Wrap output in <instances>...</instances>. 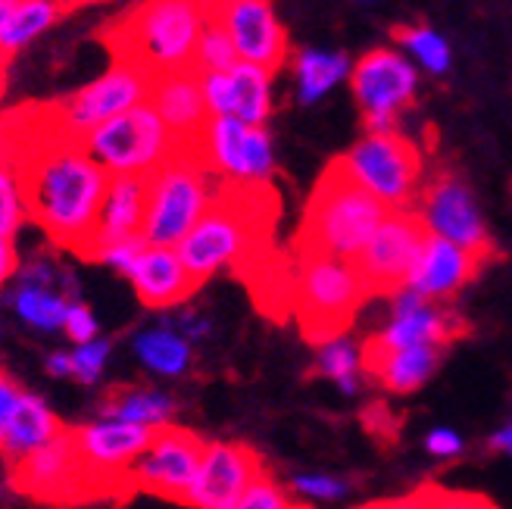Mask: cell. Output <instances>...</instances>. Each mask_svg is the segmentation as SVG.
Wrapping results in <instances>:
<instances>
[{
  "label": "cell",
  "mask_w": 512,
  "mask_h": 509,
  "mask_svg": "<svg viewBox=\"0 0 512 509\" xmlns=\"http://www.w3.org/2000/svg\"><path fill=\"white\" fill-rule=\"evenodd\" d=\"M16 119L22 125V157L16 166L29 222L54 247L85 257L110 172L88 154L82 138L60 132L44 107L32 113L19 110Z\"/></svg>",
  "instance_id": "6da1fadb"
},
{
  "label": "cell",
  "mask_w": 512,
  "mask_h": 509,
  "mask_svg": "<svg viewBox=\"0 0 512 509\" xmlns=\"http://www.w3.org/2000/svg\"><path fill=\"white\" fill-rule=\"evenodd\" d=\"M266 194L269 185L222 182V191L213 207L175 244L200 285L222 269H241V263L253 260L275 213L272 203H263Z\"/></svg>",
  "instance_id": "7a4b0ae2"
},
{
  "label": "cell",
  "mask_w": 512,
  "mask_h": 509,
  "mask_svg": "<svg viewBox=\"0 0 512 509\" xmlns=\"http://www.w3.org/2000/svg\"><path fill=\"white\" fill-rule=\"evenodd\" d=\"M213 19V0H144L104 32L113 57L141 63L150 75L191 66L194 44Z\"/></svg>",
  "instance_id": "3957f363"
},
{
  "label": "cell",
  "mask_w": 512,
  "mask_h": 509,
  "mask_svg": "<svg viewBox=\"0 0 512 509\" xmlns=\"http://www.w3.org/2000/svg\"><path fill=\"white\" fill-rule=\"evenodd\" d=\"M384 216H388V207L375 194L356 185L338 163H331L319 178L310 203H306L297 250L353 260Z\"/></svg>",
  "instance_id": "277c9868"
},
{
  "label": "cell",
  "mask_w": 512,
  "mask_h": 509,
  "mask_svg": "<svg viewBox=\"0 0 512 509\" xmlns=\"http://www.w3.org/2000/svg\"><path fill=\"white\" fill-rule=\"evenodd\" d=\"M222 191V178L197 157L194 147L175 154L147 175L144 228L147 244H178Z\"/></svg>",
  "instance_id": "5b68a950"
},
{
  "label": "cell",
  "mask_w": 512,
  "mask_h": 509,
  "mask_svg": "<svg viewBox=\"0 0 512 509\" xmlns=\"http://www.w3.org/2000/svg\"><path fill=\"white\" fill-rule=\"evenodd\" d=\"M297 253L300 257L291 278V303L303 325V335L319 344L322 338L344 332L369 291L353 260L313 250Z\"/></svg>",
  "instance_id": "8992f818"
},
{
  "label": "cell",
  "mask_w": 512,
  "mask_h": 509,
  "mask_svg": "<svg viewBox=\"0 0 512 509\" xmlns=\"http://www.w3.org/2000/svg\"><path fill=\"white\" fill-rule=\"evenodd\" d=\"M335 163L388 210H416L413 200L422 194V154L400 129L366 132Z\"/></svg>",
  "instance_id": "52a82bcc"
},
{
  "label": "cell",
  "mask_w": 512,
  "mask_h": 509,
  "mask_svg": "<svg viewBox=\"0 0 512 509\" xmlns=\"http://www.w3.org/2000/svg\"><path fill=\"white\" fill-rule=\"evenodd\" d=\"M82 144L110 175H150L178 150L175 135L150 100L94 125L82 135Z\"/></svg>",
  "instance_id": "ba28073f"
},
{
  "label": "cell",
  "mask_w": 512,
  "mask_h": 509,
  "mask_svg": "<svg viewBox=\"0 0 512 509\" xmlns=\"http://www.w3.org/2000/svg\"><path fill=\"white\" fill-rule=\"evenodd\" d=\"M150 82H153V75L141 63L113 57V66L104 75H97L85 88L72 91L60 104H50L44 110L60 132L82 138L94 125L144 104L150 97Z\"/></svg>",
  "instance_id": "9c48e42d"
},
{
  "label": "cell",
  "mask_w": 512,
  "mask_h": 509,
  "mask_svg": "<svg viewBox=\"0 0 512 509\" xmlns=\"http://www.w3.org/2000/svg\"><path fill=\"white\" fill-rule=\"evenodd\" d=\"M350 88L369 132L400 129V116L419 91V72L400 47H375L350 66Z\"/></svg>",
  "instance_id": "30bf717a"
},
{
  "label": "cell",
  "mask_w": 512,
  "mask_h": 509,
  "mask_svg": "<svg viewBox=\"0 0 512 509\" xmlns=\"http://www.w3.org/2000/svg\"><path fill=\"white\" fill-rule=\"evenodd\" d=\"M194 150L228 185H269L275 175V144L266 125L210 116Z\"/></svg>",
  "instance_id": "8fae6325"
},
{
  "label": "cell",
  "mask_w": 512,
  "mask_h": 509,
  "mask_svg": "<svg viewBox=\"0 0 512 509\" xmlns=\"http://www.w3.org/2000/svg\"><path fill=\"white\" fill-rule=\"evenodd\" d=\"M150 435L153 431L144 425L113 419L104 413H100V419L72 431V441L75 450H79V460L91 481L94 497L113 494L110 485H122V491H128V472H132L135 460L147 447Z\"/></svg>",
  "instance_id": "7c38bea8"
},
{
  "label": "cell",
  "mask_w": 512,
  "mask_h": 509,
  "mask_svg": "<svg viewBox=\"0 0 512 509\" xmlns=\"http://www.w3.org/2000/svg\"><path fill=\"white\" fill-rule=\"evenodd\" d=\"M203 441L188 428L163 425L150 435L147 447L128 472V491H144L163 500L185 503L200 466Z\"/></svg>",
  "instance_id": "4fadbf2b"
},
{
  "label": "cell",
  "mask_w": 512,
  "mask_h": 509,
  "mask_svg": "<svg viewBox=\"0 0 512 509\" xmlns=\"http://www.w3.org/2000/svg\"><path fill=\"white\" fill-rule=\"evenodd\" d=\"M425 238L428 232L416 210H388L366 247L353 257L369 297H388L391 291L406 285V275L413 269Z\"/></svg>",
  "instance_id": "5bb4252c"
},
{
  "label": "cell",
  "mask_w": 512,
  "mask_h": 509,
  "mask_svg": "<svg viewBox=\"0 0 512 509\" xmlns=\"http://www.w3.org/2000/svg\"><path fill=\"white\" fill-rule=\"evenodd\" d=\"M0 297H4L10 313L22 325H29L44 335H54L63 328L66 307L79 297V288H75L72 275L54 257H38L25 266L19 263L16 278Z\"/></svg>",
  "instance_id": "9a60e30c"
},
{
  "label": "cell",
  "mask_w": 512,
  "mask_h": 509,
  "mask_svg": "<svg viewBox=\"0 0 512 509\" xmlns=\"http://www.w3.org/2000/svg\"><path fill=\"white\" fill-rule=\"evenodd\" d=\"M13 488L41 503H75L94 497L72 431H63L44 447L19 456L13 463Z\"/></svg>",
  "instance_id": "2e32d148"
},
{
  "label": "cell",
  "mask_w": 512,
  "mask_h": 509,
  "mask_svg": "<svg viewBox=\"0 0 512 509\" xmlns=\"http://www.w3.org/2000/svg\"><path fill=\"white\" fill-rule=\"evenodd\" d=\"M419 219L428 235L447 238L459 247L488 260L491 257V232L472 188L459 175H438L419 194Z\"/></svg>",
  "instance_id": "e0dca14e"
},
{
  "label": "cell",
  "mask_w": 512,
  "mask_h": 509,
  "mask_svg": "<svg viewBox=\"0 0 512 509\" xmlns=\"http://www.w3.org/2000/svg\"><path fill=\"white\" fill-rule=\"evenodd\" d=\"M213 19L232 38L238 60L278 72L288 63V32L269 0H213Z\"/></svg>",
  "instance_id": "ac0fdd59"
},
{
  "label": "cell",
  "mask_w": 512,
  "mask_h": 509,
  "mask_svg": "<svg viewBox=\"0 0 512 509\" xmlns=\"http://www.w3.org/2000/svg\"><path fill=\"white\" fill-rule=\"evenodd\" d=\"M260 472V456L244 444H203L185 503L197 509H238L241 494Z\"/></svg>",
  "instance_id": "d6986e66"
},
{
  "label": "cell",
  "mask_w": 512,
  "mask_h": 509,
  "mask_svg": "<svg viewBox=\"0 0 512 509\" xmlns=\"http://www.w3.org/2000/svg\"><path fill=\"white\" fill-rule=\"evenodd\" d=\"M391 297V316L384 322L381 332L366 344V350H400V347H416V344H447L453 335L463 332L444 307L441 300H428L416 294L413 288H397Z\"/></svg>",
  "instance_id": "ffe728a7"
},
{
  "label": "cell",
  "mask_w": 512,
  "mask_h": 509,
  "mask_svg": "<svg viewBox=\"0 0 512 509\" xmlns=\"http://www.w3.org/2000/svg\"><path fill=\"white\" fill-rule=\"evenodd\" d=\"M272 75V69L247 60H238L222 72H200L210 116H235L250 125H266L272 116Z\"/></svg>",
  "instance_id": "44dd1931"
},
{
  "label": "cell",
  "mask_w": 512,
  "mask_h": 509,
  "mask_svg": "<svg viewBox=\"0 0 512 509\" xmlns=\"http://www.w3.org/2000/svg\"><path fill=\"white\" fill-rule=\"evenodd\" d=\"M147 100L166 122V129L175 135L178 147L197 144L203 125L210 119V110H207V100H203L200 72L194 66L153 75Z\"/></svg>",
  "instance_id": "7402d4cb"
},
{
  "label": "cell",
  "mask_w": 512,
  "mask_h": 509,
  "mask_svg": "<svg viewBox=\"0 0 512 509\" xmlns=\"http://www.w3.org/2000/svg\"><path fill=\"white\" fill-rule=\"evenodd\" d=\"M125 278L132 282L147 310H175L200 288L182 253L172 244H147Z\"/></svg>",
  "instance_id": "603a6c76"
},
{
  "label": "cell",
  "mask_w": 512,
  "mask_h": 509,
  "mask_svg": "<svg viewBox=\"0 0 512 509\" xmlns=\"http://www.w3.org/2000/svg\"><path fill=\"white\" fill-rule=\"evenodd\" d=\"M481 266H484V257H478L469 247H459L447 238L428 235L413 269L406 275V288H413L416 294L428 300H450L472 282Z\"/></svg>",
  "instance_id": "cb8c5ba5"
},
{
  "label": "cell",
  "mask_w": 512,
  "mask_h": 509,
  "mask_svg": "<svg viewBox=\"0 0 512 509\" xmlns=\"http://www.w3.org/2000/svg\"><path fill=\"white\" fill-rule=\"evenodd\" d=\"M144 203H147V175H110L88 250L107 241L141 235ZM88 250H85V257H88Z\"/></svg>",
  "instance_id": "d4e9b609"
},
{
  "label": "cell",
  "mask_w": 512,
  "mask_h": 509,
  "mask_svg": "<svg viewBox=\"0 0 512 509\" xmlns=\"http://www.w3.org/2000/svg\"><path fill=\"white\" fill-rule=\"evenodd\" d=\"M366 350V347H363ZM444 347L441 344H416L400 350H366V372L378 378L381 388L391 394H413L438 372Z\"/></svg>",
  "instance_id": "484cf974"
},
{
  "label": "cell",
  "mask_w": 512,
  "mask_h": 509,
  "mask_svg": "<svg viewBox=\"0 0 512 509\" xmlns=\"http://www.w3.org/2000/svg\"><path fill=\"white\" fill-rule=\"evenodd\" d=\"M63 431L66 428L57 419V413L50 410V406L38 394L22 391L16 406H13V413H10L4 438H0V450L10 456V463H16L19 456L44 447L47 441H54L57 435H63Z\"/></svg>",
  "instance_id": "4316f807"
},
{
  "label": "cell",
  "mask_w": 512,
  "mask_h": 509,
  "mask_svg": "<svg viewBox=\"0 0 512 509\" xmlns=\"http://www.w3.org/2000/svg\"><path fill=\"white\" fill-rule=\"evenodd\" d=\"M350 57L344 50H325V47H303L294 54V85L297 100L303 107L319 104L341 82L350 79Z\"/></svg>",
  "instance_id": "83f0119b"
},
{
  "label": "cell",
  "mask_w": 512,
  "mask_h": 509,
  "mask_svg": "<svg viewBox=\"0 0 512 509\" xmlns=\"http://www.w3.org/2000/svg\"><path fill=\"white\" fill-rule=\"evenodd\" d=\"M135 360L144 366V372L160 375V378H182L194 366V344L175 332L172 325L144 328L132 338Z\"/></svg>",
  "instance_id": "f1b7e54d"
},
{
  "label": "cell",
  "mask_w": 512,
  "mask_h": 509,
  "mask_svg": "<svg viewBox=\"0 0 512 509\" xmlns=\"http://www.w3.org/2000/svg\"><path fill=\"white\" fill-rule=\"evenodd\" d=\"M75 4L79 0H16L7 19L0 22V44H4L10 57L19 54L22 47L38 41L47 29H54Z\"/></svg>",
  "instance_id": "f546056e"
},
{
  "label": "cell",
  "mask_w": 512,
  "mask_h": 509,
  "mask_svg": "<svg viewBox=\"0 0 512 509\" xmlns=\"http://www.w3.org/2000/svg\"><path fill=\"white\" fill-rule=\"evenodd\" d=\"M316 369L328 381H335L341 394L353 397V394H360V388H363L366 350H363V344H356L344 332L322 338L316 344Z\"/></svg>",
  "instance_id": "4dcf8cb0"
},
{
  "label": "cell",
  "mask_w": 512,
  "mask_h": 509,
  "mask_svg": "<svg viewBox=\"0 0 512 509\" xmlns=\"http://www.w3.org/2000/svg\"><path fill=\"white\" fill-rule=\"evenodd\" d=\"M104 416L125 419V422H135V425L157 431V428L172 422L175 397L160 391V388H122V391L107 397Z\"/></svg>",
  "instance_id": "1f68e13d"
},
{
  "label": "cell",
  "mask_w": 512,
  "mask_h": 509,
  "mask_svg": "<svg viewBox=\"0 0 512 509\" xmlns=\"http://www.w3.org/2000/svg\"><path fill=\"white\" fill-rule=\"evenodd\" d=\"M397 47L428 75H447L453 66L450 41L441 32L428 29V25H403V29H397Z\"/></svg>",
  "instance_id": "d6a6232c"
},
{
  "label": "cell",
  "mask_w": 512,
  "mask_h": 509,
  "mask_svg": "<svg viewBox=\"0 0 512 509\" xmlns=\"http://www.w3.org/2000/svg\"><path fill=\"white\" fill-rule=\"evenodd\" d=\"M25 222H29V203H25V188L16 163L0 166V235L16 238Z\"/></svg>",
  "instance_id": "836d02e7"
},
{
  "label": "cell",
  "mask_w": 512,
  "mask_h": 509,
  "mask_svg": "<svg viewBox=\"0 0 512 509\" xmlns=\"http://www.w3.org/2000/svg\"><path fill=\"white\" fill-rule=\"evenodd\" d=\"M238 63V50L228 38V32L216 19L207 22V29L200 32L197 44H194V57H191V66L197 72H222L228 66Z\"/></svg>",
  "instance_id": "e575fe53"
},
{
  "label": "cell",
  "mask_w": 512,
  "mask_h": 509,
  "mask_svg": "<svg viewBox=\"0 0 512 509\" xmlns=\"http://www.w3.org/2000/svg\"><path fill=\"white\" fill-rule=\"evenodd\" d=\"M69 356H72V378L82 381V385H97L110 363V356H113V344L97 335L91 341L75 344L69 350Z\"/></svg>",
  "instance_id": "d590c367"
},
{
  "label": "cell",
  "mask_w": 512,
  "mask_h": 509,
  "mask_svg": "<svg viewBox=\"0 0 512 509\" xmlns=\"http://www.w3.org/2000/svg\"><path fill=\"white\" fill-rule=\"evenodd\" d=\"M291 494L306 503H338L350 494V485L328 472H297L291 478Z\"/></svg>",
  "instance_id": "8d00e7d4"
},
{
  "label": "cell",
  "mask_w": 512,
  "mask_h": 509,
  "mask_svg": "<svg viewBox=\"0 0 512 509\" xmlns=\"http://www.w3.org/2000/svg\"><path fill=\"white\" fill-rule=\"evenodd\" d=\"M147 247L144 235H132V238H119V241H107V244H97L88 250V257L91 263H104L110 266L113 272L119 275H128L135 266V260L141 257V250Z\"/></svg>",
  "instance_id": "74e56055"
},
{
  "label": "cell",
  "mask_w": 512,
  "mask_h": 509,
  "mask_svg": "<svg viewBox=\"0 0 512 509\" xmlns=\"http://www.w3.org/2000/svg\"><path fill=\"white\" fill-rule=\"evenodd\" d=\"M291 506H294V497L281 485H275L266 472L256 475L238 500V509H291Z\"/></svg>",
  "instance_id": "f35d334b"
},
{
  "label": "cell",
  "mask_w": 512,
  "mask_h": 509,
  "mask_svg": "<svg viewBox=\"0 0 512 509\" xmlns=\"http://www.w3.org/2000/svg\"><path fill=\"white\" fill-rule=\"evenodd\" d=\"M60 332L72 341V344H82V341H91L100 335V322L97 316L91 313L88 303H82L79 297H75L69 307H66V316H63V328Z\"/></svg>",
  "instance_id": "ab89813d"
},
{
  "label": "cell",
  "mask_w": 512,
  "mask_h": 509,
  "mask_svg": "<svg viewBox=\"0 0 512 509\" xmlns=\"http://www.w3.org/2000/svg\"><path fill=\"white\" fill-rule=\"evenodd\" d=\"M463 438L456 435L453 428H431L425 438V453L434 456V460H456L463 453Z\"/></svg>",
  "instance_id": "60d3db41"
},
{
  "label": "cell",
  "mask_w": 512,
  "mask_h": 509,
  "mask_svg": "<svg viewBox=\"0 0 512 509\" xmlns=\"http://www.w3.org/2000/svg\"><path fill=\"white\" fill-rule=\"evenodd\" d=\"M19 157H22V125L13 113L0 122V166L19 163Z\"/></svg>",
  "instance_id": "b9f144b4"
},
{
  "label": "cell",
  "mask_w": 512,
  "mask_h": 509,
  "mask_svg": "<svg viewBox=\"0 0 512 509\" xmlns=\"http://www.w3.org/2000/svg\"><path fill=\"white\" fill-rule=\"evenodd\" d=\"M172 328H175V332H182L191 344H197V341H203V338H210L213 322H210L207 316H203V313H197V310H178Z\"/></svg>",
  "instance_id": "7bdbcfd3"
},
{
  "label": "cell",
  "mask_w": 512,
  "mask_h": 509,
  "mask_svg": "<svg viewBox=\"0 0 512 509\" xmlns=\"http://www.w3.org/2000/svg\"><path fill=\"white\" fill-rule=\"evenodd\" d=\"M19 272V250H16V238L0 235V294L13 282Z\"/></svg>",
  "instance_id": "ee69618b"
},
{
  "label": "cell",
  "mask_w": 512,
  "mask_h": 509,
  "mask_svg": "<svg viewBox=\"0 0 512 509\" xmlns=\"http://www.w3.org/2000/svg\"><path fill=\"white\" fill-rule=\"evenodd\" d=\"M22 388L13 385V381L0 372V438H4V431H7V422H10V413H13V406L19 400Z\"/></svg>",
  "instance_id": "f6af8a7d"
},
{
  "label": "cell",
  "mask_w": 512,
  "mask_h": 509,
  "mask_svg": "<svg viewBox=\"0 0 512 509\" xmlns=\"http://www.w3.org/2000/svg\"><path fill=\"white\" fill-rule=\"evenodd\" d=\"M44 369L47 375H54V378H72V356L69 350H54L44 360Z\"/></svg>",
  "instance_id": "bcb514c9"
},
{
  "label": "cell",
  "mask_w": 512,
  "mask_h": 509,
  "mask_svg": "<svg viewBox=\"0 0 512 509\" xmlns=\"http://www.w3.org/2000/svg\"><path fill=\"white\" fill-rule=\"evenodd\" d=\"M491 447H494V450H500V453H509V456H512V419H509L506 425H500V428L494 431V438H491Z\"/></svg>",
  "instance_id": "7dc6e473"
},
{
  "label": "cell",
  "mask_w": 512,
  "mask_h": 509,
  "mask_svg": "<svg viewBox=\"0 0 512 509\" xmlns=\"http://www.w3.org/2000/svg\"><path fill=\"white\" fill-rule=\"evenodd\" d=\"M7 66H10V54L4 50V44H0V94L7 88Z\"/></svg>",
  "instance_id": "c3c4849f"
},
{
  "label": "cell",
  "mask_w": 512,
  "mask_h": 509,
  "mask_svg": "<svg viewBox=\"0 0 512 509\" xmlns=\"http://www.w3.org/2000/svg\"><path fill=\"white\" fill-rule=\"evenodd\" d=\"M13 4H16V0H0V22L7 19V13L13 10Z\"/></svg>",
  "instance_id": "681fc988"
},
{
  "label": "cell",
  "mask_w": 512,
  "mask_h": 509,
  "mask_svg": "<svg viewBox=\"0 0 512 509\" xmlns=\"http://www.w3.org/2000/svg\"><path fill=\"white\" fill-rule=\"evenodd\" d=\"M356 4H363V7H375V4H384V0H356Z\"/></svg>",
  "instance_id": "f907efd6"
},
{
  "label": "cell",
  "mask_w": 512,
  "mask_h": 509,
  "mask_svg": "<svg viewBox=\"0 0 512 509\" xmlns=\"http://www.w3.org/2000/svg\"><path fill=\"white\" fill-rule=\"evenodd\" d=\"M4 116H7V113H4V107H0V122H4Z\"/></svg>",
  "instance_id": "816d5d0a"
}]
</instances>
